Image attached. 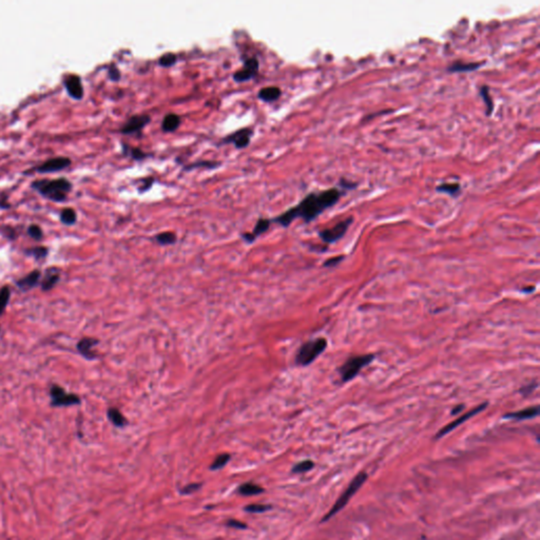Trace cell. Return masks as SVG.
Returning <instances> with one entry per match:
<instances>
[{"label":"cell","instance_id":"obj_8","mask_svg":"<svg viewBox=\"0 0 540 540\" xmlns=\"http://www.w3.org/2000/svg\"><path fill=\"white\" fill-rule=\"evenodd\" d=\"M352 222H353V219L351 217L343 220L339 222L338 224H336L331 228H326V229L321 230L319 232V237L324 243H326V244L335 243L344 237V234L348 230L349 226L352 224Z\"/></svg>","mask_w":540,"mask_h":540},{"label":"cell","instance_id":"obj_19","mask_svg":"<svg viewBox=\"0 0 540 540\" xmlns=\"http://www.w3.org/2000/svg\"><path fill=\"white\" fill-rule=\"evenodd\" d=\"M182 123L181 116L175 113H168L164 116L162 121V130L166 133H171L180 128Z\"/></svg>","mask_w":540,"mask_h":540},{"label":"cell","instance_id":"obj_23","mask_svg":"<svg viewBox=\"0 0 540 540\" xmlns=\"http://www.w3.org/2000/svg\"><path fill=\"white\" fill-rule=\"evenodd\" d=\"M107 416L116 427H124L127 424V420L124 415L115 407H110L108 409Z\"/></svg>","mask_w":540,"mask_h":540},{"label":"cell","instance_id":"obj_25","mask_svg":"<svg viewBox=\"0 0 540 540\" xmlns=\"http://www.w3.org/2000/svg\"><path fill=\"white\" fill-rule=\"evenodd\" d=\"M239 492L243 495V496H253V495H258V494H261L264 492V488L254 484V483H251V482H248V483H244L242 484L240 487H239Z\"/></svg>","mask_w":540,"mask_h":540},{"label":"cell","instance_id":"obj_6","mask_svg":"<svg viewBox=\"0 0 540 540\" xmlns=\"http://www.w3.org/2000/svg\"><path fill=\"white\" fill-rule=\"evenodd\" d=\"M253 133L254 131L251 127H245L238 131L228 134L227 136L224 137V139H222L218 145L223 146V145L233 144L235 149H238V150L245 149L250 145Z\"/></svg>","mask_w":540,"mask_h":540},{"label":"cell","instance_id":"obj_26","mask_svg":"<svg viewBox=\"0 0 540 540\" xmlns=\"http://www.w3.org/2000/svg\"><path fill=\"white\" fill-rule=\"evenodd\" d=\"M179 58H178V55H176L175 53L173 52H167L165 54H163L158 61V64L160 67L162 68H171L173 67L176 63H178Z\"/></svg>","mask_w":540,"mask_h":540},{"label":"cell","instance_id":"obj_37","mask_svg":"<svg viewBox=\"0 0 540 540\" xmlns=\"http://www.w3.org/2000/svg\"><path fill=\"white\" fill-rule=\"evenodd\" d=\"M28 233L31 238H33L34 240H37V241L42 240V238H43V230L37 225H31L30 227L28 228Z\"/></svg>","mask_w":540,"mask_h":540},{"label":"cell","instance_id":"obj_38","mask_svg":"<svg viewBox=\"0 0 540 540\" xmlns=\"http://www.w3.org/2000/svg\"><path fill=\"white\" fill-rule=\"evenodd\" d=\"M270 506L269 505H264V504H249L247 505L246 507H245V510L246 512H249V513H263L265 512V510L269 509Z\"/></svg>","mask_w":540,"mask_h":540},{"label":"cell","instance_id":"obj_17","mask_svg":"<svg viewBox=\"0 0 540 540\" xmlns=\"http://www.w3.org/2000/svg\"><path fill=\"white\" fill-rule=\"evenodd\" d=\"M41 277H42V272L39 270H33L32 272H30L28 274L27 277H24L23 279L18 280L16 282V285L19 289H22L23 291H28L32 289L33 287H35L39 280H41Z\"/></svg>","mask_w":540,"mask_h":540},{"label":"cell","instance_id":"obj_13","mask_svg":"<svg viewBox=\"0 0 540 540\" xmlns=\"http://www.w3.org/2000/svg\"><path fill=\"white\" fill-rule=\"evenodd\" d=\"M71 165V160L69 158H63V156H58V158H53L48 160L41 166H38L36 170L42 173L47 172H55L58 170H63L66 167Z\"/></svg>","mask_w":540,"mask_h":540},{"label":"cell","instance_id":"obj_14","mask_svg":"<svg viewBox=\"0 0 540 540\" xmlns=\"http://www.w3.org/2000/svg\"><path fill=\"white\" fill-rule=\"evenodd\" d=\"M65 86L69 95L72 96L75 100H82L84 96V87L82 85V80L78 75L67 76L65 80Z\"/></svg>","mask_w":540,"mask_h":540},{"label":"cell","instance_id":"obj_22","mask_svg":"<svg viewBox=\"0 0 540 540\" xmlns=\"http://www.w3.org/2000/svg\"><path fill=\"white\" fill-rule=\"evenodd\" d=\"M481 66H482V64L481 63H468V64H464V63H455L453 65H450L447 70L449 72H469V71H475L477 70V69H479Z\"/></svg>","mask_w":540,"mask_h":540},{"label":"cell","instance_id":"obj_9","mask_svg":"<svg viewBox=\"0 0 540 540\" xmlns=\"http://www.w3.org/2000/svg\"><path fill=\"white\" fill-rule=\"evenodd\" d=\"M151 123V116L148 114H136L132 115L122 126L121 133L123 135H134L142 134L147 125Z\"/></svg>","mask_w":540,"mask_h":540},{"label":"cell","instance_id":"obj_2","mask_svg":"<svg viewBox=\"0 0 540 540\" xmlns=\"http://www.w3.org/2000/svg\"><path fill=\"white\" fill-rule=\"evenodd\" d=\"M32 187L44 196L52 201L63 202L67 198V192L71 190L72 184L67 179L57 180H39L32 183Z\"/></svg>","mask_w":540,"mask_h":540},{"label":"cell","instance_id":"obj_34","mask_svg":"<svg viewBox=\"0 0 540 540\" xmlns=\"http://www.w3.org/2000/svg\"><path fill=\"white\" fill-rule=\"evenodd\" d=\"M313 465H315V463H313L312 461L304 460V461H302V462H300V463H298V464H296L293 466L292 472L293 473H306L313 467Z\"/></svg>","mask_w":540,"mask_h":540},{"label":"cell","instance_id":"obj_39","mask_svg":"<svg viewBox=\"0 0 540 540\" xmlns=\"http://www.w3.org/2000/svg\"><path fill=\"white\" fill-rule=\"evenodd\" d=\"M536 388H537V382H534V383H529V384L525 386H522L519 391L521 392L523 396H527V395H531Z\"/></svg>","mask_w":540,"mask_h":540},{"label":"cell","instance_id":"obj_36","mask_svg":"<svg viewBox=\"0 0 540 540\" xmlns=\"http://www.w3.org/2000/svg\"><path fill=\"white\" fill-rule=\"evenodd\" d=\"M27 254L32 255L36 260H42L47 257L48 249L46 247H34L27 250Z\"/></svg>","mask_w":540,"mask_h":540},{"label":"cell","instance_id":"obj_1","mask_svg":"<svg viewBox=\"0 0 540 540\" xmlns=\"http://www.w3.org/2000/svg\"><path fill=\"white\" fill-rule=\"evenodd\" d=\"M342 195L343 192L338 188H330L321 192H311L298 205L271 219V222L279 224L284 228L289 227L290 224L297 219H302L308 224L316 220L326 209L336 205Z\"/></svg>","mask_w":540,"mask_h":540},{"label":"cell","instance_id":"obj_5","mask_svg":"<svg viewBox=\"0 0 540 540\" xmlns=\"http://www.w3.org/2000/svg\"><path fill=\"white\" fill-rule=\"evenodd\" d=\"M366 479H367V474L365 472H361L355 478H353V480L351 481L348 487L344 490V493L340 496V498L337 500L336 503L332 505L329 512L324 516V518L321 520V522L327 521V520H329L332 516L338 514L342 508H344V506L348 503L350 498L358 492V489L361 487L363 483L365 482Z\"/></svg>","mask_w":540,"mask_h":540},{"label":"cell","instance_id":"obj_33","mask_svg":"<svg viewBox=\"0 0 540 540\" xmlns=\"http://www.w3.org/2000/svg\"><path fill=\"white\" fill-rule=\"evenodd\" d=\"M229 460H230V455L229 454H222V455L218 456L217 458L214 459L210 468L211 469H221L229 462Z\"/></svg>","mask_w":540,"mask_h":540},{"label":"cell","instance_id":"obj_4","mask_svg":"<svg viewBox=\"0 0 540 540\" xmlns=\"http://www.w3.org/2000/svg\"><path fill=\"white\" fill-rule=\"evenodd\" d=\"M375 360V355L372 353H367V355H360L350 357L348 360H346L338 369L339 375L341 377V380L343 382H348L352 379H355L359 372L367 366L368 364Z\"/></svg>","mask_w":540,"mask_h":540},{"label":"cell","instance_id":"obj_16","mask_svg":"<svg viewBox=\"0 0 540 540\" xmlns=\"http://www.w3.org/2000/svg\"><path fill=\"white\" fill-rule=\"evenodd\" d=\"M281 96H282V90H281V88L277 86L264 87L258 92L259 100L268 104L277 102Z\"/></svg>","mask_w":540,"mask_h":540},{"label":"cell","instance_id":"obj_21","mask_svg":"<svg viewBox=\"0 0 540 540\" xmlns=\"http://www.w3.org/2000/svg\"><path fill=\"white\" fill-rule=\"evenodd\" d=\"M221 165H222V163L217 162V161H196V162H194L192 164L184 166L183 170L184 171H192L194 169H199V168L214 170V169H218Z\"/></svg>","mask_w":540,"mask_h":540},{"label":"cell","instance_id":"obj_11","mask_svg":"<svg viewBox=\"0 0 540 540\" xmlns=\"http://www.w3.org/2000/svg\"><path fill=\"white\" fill-rule=\"evenodd\" d=\"M487 405H488V403H487V402H484V403H482V404H480V405H478L477 407L473 408L472 410H469V411H467V413H465L464 415H462V416H461V417H459V418H458V419H456L455 421H453V422H450V423H449V424L445 425V426H444L443 428H441V429H440V430L438 431V433H437V435L435 436V439H440V438H442V437H444L445 435H447L448 433H450V431H451V430H454V429H455L456 427H458V426H459L460 424H462V423H463V422L467 421V420H468L469 418H472V417L476 416L477 414H479V413H480V411H482V410H484V409L486 408V406H487Z\"/></svg>","mask_w":540,"mask_h":540},{"label":"cell","instance_id":"obj_30","mask_svg":"<svg viewBox=\"0 0 540 540\" xmlns=\"http://www.w3.org/2000/svg\"><path fill=\"white\" fill-rule=\"evenodd\" d=\"M480 95L482 96V100L484 101V103H485V105H486V115L492 114L493 109H494V103H493L492 97H490V95H489L488 88H487L486 86L481 87V89H480Z\"/></svg>","mask_w":540,"mask_h":540},{"label":"cell","instance_id":"obj_40","mask_svg":"<svg viewBox=\"0 0 540 540\" xmlns=\"http://www.w3.org/2000/svg\"><path fill=\"white\" fill-rule=\"evenodd\" d=\"M343 259H344V257H333V258H330L328 259L325 263H324V267H335L337 266V265L343 261Z\"/></svg>","mask_w":540,"mask_h":540},{"label":"cell","instance_id":"obj_35","mask_svg":"<svg viewBox=\"0 0 540 540\" xmlns=\"http://www.w3.org/2000/svg\"><path fill=\"white\" fill-rule=\"evenodd\" d=\"M108 77H109V80L111 82H114V83H117L122 80V72L120 69L117 68V66L110 65L109 67H108Z\"/></svg>","mask_w":540,"mask_h":540},{"label":"cell","instance_id":"obj_31","mask_svg":"<svg viewBox=\"0 0 540 540\" xmlns=\"http://www.w3.org/2000/svg\"><path fill=\"white\" fill-rule=\"evenodd\" d=\"M76 212L72 208H66L61 213V221L66 225H73L76 222Z\"/></svg>","mask_w":540,"mask_h":540},{"label":"cell","instance_id":"obj_24","mask_svg":"<svg viewBox=\"0 0 540 540\" xmlns=\"http://www.w3.org/2000/svg\"><path fill=\"white\" fill-rule=\"evenodd\" d=\"M155 242L162 245V246H168V245H173L178 241V237L174 232L171 231H165L156 234L154 237Z\"/></svg>","mask_w":540,"mask_h":540},{"label":"cell","instance_id":"obj_3","mask_svg":"<svg viewBox=\"0 0 540 540\" xmlns=\"http://www.w3.org/2000/svg\"><path fill=\"white\" fill-rule=\"evenodd\" d=\"M327 347V340L325 338H318L306 343L299 348L296 355V363L300 366H308L324 352Z\"/></svg>","mask_w":540,"mask_h":540},{"label":"cell","instance_id":"obj_27","mask_svg":"<svg viewBox=\"0 0 540 540\" xmlns=\"http://www.w3.org/2000/svg\"><path fill=\"white\" fill-rule=\"evenodd\" d=\"M60 281V274L58 273H47L43 283H42V289L44 291H49L55 287L56 284Z\"/></svg>","mask_w":540,"mask_h":540},{"label":"cell","instance_id":"obj_41","mask_svg":"<svg viewBox=\"0 0 540 540\" xmlns=\"http://www.w3.org/2000/svg\"><path fill=\"white\" fill-rule=\"evenodd\" d=\"M200 487H201V484H199V483H191V484L186 485L182 489V493L183 494H191V493L195 492V490H198Z\"/></svg>","mask_w":540,"mask_h":540},{"label":"cell","instance_id":"obj_7","mask_svg":"<svg viewBox=\"0 0 540 540\" xmlns=\"http://www.w3.org/2000/svg\"><path fill=\"white\" fill-rule=\"evenodd\" d=\"M260 69V62L255 56L248 57L243 61V67L240 70L235 71L232 74V80L234 83L243 84L249 82L258 75Z\"/></svg>","mask_w":540,"mask_h":540},{"label":"cell","instance_id":"obj_29","mask_svg":"<svg viewBox=\"0 0 540 540\" xmlns=\"http://www.w3.org/2000/svg\"><path fill=\"white\" fill-rule=\"evenodd\" d=\"M10 298H11V290H10V288L8 286L0 288V316H3V313L5 312Z\"/></svg>","mask_w":540,"mask_h":540},{"label":"cell","instance_id":"obj_43","mask_svg":"<svg viewBox=\"0 0 540 540\" xmlns=\"http://www.w3.org/2000/svg\"><path fill=\"white\" fill-rule=\"evenodd\" d=\"M463 408H464V405H463V404H460V405H458V406L454 407V408H453V410H451V415H456V414L460 413V411H461V410H462Z\"/></svg>","mask_w":540,"mask_h":540},{"label":"cell","instance_id":"obj_32","mask_svg":"<svg viewBox=\"0 0 540 540\" xmlns=\"http://www.w3.org/2000/svg\"><path fill=\"white\" fill-rule=\"evenodd\" d=\"M155 183V179L152 178V176H146V178L142 179L140 181V187L137 188V192H139L140 194H144L146 192H148L151 188L153 184Z\"/></svg>","mask_w":540,"mask_h":540},{"label":"cell","instance_id":"obj_18","mask_svg":"<svg viewBox=\"0 0 540 540\" xmlns=\"http://www.w3.org/2000/svg\"><path fill=\"white\" fill-rule=\"evenodd\" d=\"M539 415V407L538 406H532L527 407L524 409H520L518 411H512V413H507L503 416L505 419H513L517 421H522L527 419H533Z\"/></svg>","mask_w":540,"mask_h":540},{"label":"cell","instance_id":"obj_28","mask_svg":"<svg viewBox=\"0 0 540 540\" xmlns=\"http://www.w3.org/2000/svg\"><path fill=\"white\" fill-rule=\"evenodd\" d=\"M437 191L439 192H443V193H446L448 195H451V196H457L459 193H460V190H461V187L459 184H456V183H453V184H441L439 185L438 187L436 188Z\"/></svg>","mask_w":540,"mask_h":540},{"label":"cell","instance_id":"obj_12","mask_svg":"<svg viewBox=\"0 0 540 540\" xmlns=\"http://www.w3.org/2000/svg\"><path fill=\"white\" fill-rule=\"evenodd\" d=\"M271 220L270 219H265V218H261L257 221V223H255L254 227H253V230L251 232H245L241 235V238L246 242V243H253L255 240H257V238H259L260 235H262L263 233L266 232L270 225H271Z\"/></svg>","mask_w":540,"mask_h":540},{"label":"cell","instance_id":"obj_15","mask_svg":"<svg viewBox=\"0 0 540 540\" xmlns=\"http://www.w3.org/2000/svg\"><path fill=\"white\" fill-rule=\"evenodd\" d=\"M98 342L100 341L93 338H84L77 343V350L86 359L94 360L96 353L93 351V348L98 344Z\"/></svg>","mask_w":540,"mask_h":540},{"label":"cell","instance_id":"obj_10","mask_svg":"<svg viewBox=\"0 0 540 540\" xmlns=\"http://www.w3.org/2000/svg\"><path fill=\"white\" fill-rule=\"evenodd\" d=\"M52 406H72L81 404V398L74 394H67L65 389L58 385H53L50 389Z\"/></svg>","mask_w":540,"mask_h":540},{"label":"cell","instance_id":"obj_42","mask_svg":"<svg viewBox=\"0 0 540 540\" xmlns=\"http://www.w3.org/2000/svg\"><path fill=\"white\" fill-rule=\"evenodd\" d=\"M227 525L230 526V527H234V528H246L247 525L239 521V520H235V519H230L227 521Z\"/></svg>","mask_w":540,"mask_h":540},{"label":"cell","instance_id":"obj_20","mask_svg":"<svg viewBox=\"0 0 540 540\" xmlns=\"http://www.w3.org/2000/svg\"><path fill=\"white\" fill-rule=\"evenodd\" d=\"M122 148H123V154L124 155L130 156L132 160L137 161V162H142L145 159L149 158V156H150L149 153L145 152L144 150L139 148V147H131V146H129L126 143H122Z\"/></svg>","mask_w":540,"mask_h":540}]
</instances>
